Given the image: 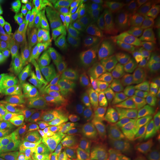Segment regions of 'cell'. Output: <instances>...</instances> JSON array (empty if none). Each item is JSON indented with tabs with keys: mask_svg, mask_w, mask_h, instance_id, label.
Segmentation results:
<instances>
[{
	"mask_svg": "<svg viewBox=\"0 0 160 160\" xmlns=\"http://www.w3.org/2000/svg\"><path fill=\"white\" fill-rule=\"evenodd\" d=\"M18 85L19 90L17 98L22 108L24 119H26L36 107L39 91L30 83L24 74Z\"/></svg>",
	"mask_w": 160,
	"mask_h": 160,
	"instance_id": "obj_11",
	"label": "cell"
},
{
	"mask_svg": "<svg viewBox=\"0 0 160 160\" xmlns=\"http://www.w3.org/2000/svg\"><path fill=\"white\" fill-rule=\"evenodd\" d=\"M6 27V22L3 19L2 14H0V30L4 29Z\"/></svg>",
	"mask_w": 160,
	"mask_h": 160,
	"instance_id": "obj_52",
	"label": "cell"
},
{
	"mask_svg": "<svg viewBox=\"0 0 160 160\" xmlns=\"http://www.w3.org/2000/svg\"><path fill=\"white\" fill-rule=\"evenodd\" d=\"M1 104H0V106H1Z\"/></svg>",
	"mask_w": 160,
	"mask_h": 160,
	"instance_id": "obj_60",
	"label": "cell"
},
{
	"mask_svg": "<svg viewBox=\"0 0 160 160\" xmlns=\"http://www.w3.org/2000/svg\"><path fill=\"white\" fill-rule=\"evenodd\" d=\"M54 57L52 54V48L49 38L46 46L39 51L33 62L40 67H45L52 64Z\"/></svg>",
	"mask_w": 160,
	"mask_h": 160,
	"instance_id": "obj_29",
	"label": "cell"
},
{
	"mask_svg": "<svg viewBox=\"0 0 160 160\" xmlns=\"http://www.w3.org/2000/svg\"><path fill=\"white\" fill-rule=\"evenodd\" d=\"M83 22L75 25L69 40L68 54L72 57H78L81 54V43Z\"/></svg>",
	"mask_w": 160,
	"mask_h": 160,
	"instance_id": "obj_24",
	"label": "cell"
},
{
	"mask_svg": "<svg viewBox=\"0 0 160 160\" xmlns=\"http://www.w3.org/2000/svg\"><path fill=\"white\" fill-rule=\"evenodd\" d=\"M28 37L30 42L39 51L46 46L48 40L46 30L43 25H37L32 28L28 33Z\"/></svg>",
	"mask_w": 160,
	"mask_h": 160,
	"instance_id": "obj_26",
	"label": "cell"
},
{
	"mask_svg": "<svg viewBox=\"0 0 160 160\" xmlns=\"http://www.w3.org/2000/svg\"><path fill=\"white\" fill-rule=\"evenodd\" d=\"M103 89V83L96 84L90 86H82L78 92L74 109L71 114L70 119L75 120L81 108L88 101H90L97 95L98 92Z\"/></svg>",
	"mask_w": 160,
	"mask_h": 160,
	"instance_id": "obj_18",
	"label": "cell"
},
{
	"mask_svg": "<svg viewBox=\"0 0 160 160\" xmlns=\"http://www.w3.org/2000/svg\"><path fill=\"white\" fill-rule=\"evenodd\" d=\"M112 17L114 19L115 23L119 27L125 29L135 28L139 24V18L137 14H118Z\"/></svg>",
	"mask_w": 160,
	"mask_h": 160,
	"instance_id": "obj_31",
	"label": "cell"
},
{
	"mask_svg": "<svg viewBox=\"0 0 160 160\" xmlns=\"http://www.w3.org/2000/svg\"><path fill=\"white\" fill-rule=\"evenodd\" d=\"M64 142L60 128H57L46 137L36 150L38 160H52L62 149Z\"/></svg>",
	"mask_w": 160,
	"mask_h": 160,
	"instance_id": "obj_12",
	"label": "cell"
},
{
	"mask_svg": "<svg viewBox=\"0 0 160 160\" xmlns=\"http://www.w3.org/2000/svg\"><path fill=\"white\" fill-rule=\"evenodd\" d=\"M147 2L146 0H119L100 1L103 7L108 9V14L112 17L118 14H137Z\"/></svg>",
	"mask_w": 160,
	"mask_h": 160,
	"instance_id": "obj_15",
	"label": "cell"
},
{
	"mask_svg": "<svg viewBox=\"0 0 160 160\" xmlns=\"http://www.w3.org/2000/svg\"><path fill=\"white\" fill-rule=\"evenodd\" d=\"M12 118L8 114L5 108L0 106V126L6 125V124Z\"/></svg>",
	"mask_w": 160,
	"mask_h": 160,
	"instance_id": "obj_48",
	"label": "cell"
},
{
	"mask_svg": "<svg viewBox=\"0 0 160 160\" xmlns=\"http://www.w3.org/2000/svg\"><path fill=\"white\" fill-rule=\"evenodd\" d=\"M61 151V155L57 160H78L67 142H63Z\"/></svg>",
	"mask_w": 160,
	"mask_h": 160,
	"instance_id": "obj_42",
	"label": "cell"
},
{
	"mask_svg": "<svg viewBox=\"0 0 160 160\" xmlns=\"http://www.w3.org/2000/svg\"><path fill=\"white\" fill-rule=\"evenodd\" d=\"M4 160H36L33 155L28 152L16 150L9 152Z\"/></svg>",
	"mask_w": 160,
	"mask_h": 160,
	"instance_id": "obj_37",
	"label": "cell"
},
{
	"mask_svg": "<svg viewBox=\"0 0 160 160\" xmlns=\"http://www.w3.org/2000/svg\"><path fill=\"white\" fill-rule=\"evenodd\" d=\"M18 84L0 80V96L4 102L18 97Z\"/></svg>",
	"mask_w": 160,
	"mask_h": 160,
	"instance_id": "obj_33",
	"label": "cell"
},
{
	"mask_svg": "<svg viewBox=\"0 0 160 160\" xmlns=\"http://www.w3.org/2000/svg\"><path fill=\"white\" fill-rule=\"evenodd\" d=\"M25 76L42 94L46 92L53 83L52 65L40 67L32 61L25 70Z\"/></svg>",
	"mask_w": 160,
	"mask_h": 160,
	"instance_id": "obj_10",
	"label": "cell"
},
{
	"mask_svg": "<svg viewBox=\"0 0 160 160\" xmlns=\"http://www.w3.org/2000/svg\"><path fill=\"white\" fill-rule=\"evenodd\" d=\"M143 50L149 57L157 62H160V46L154 40H152L145 48L143 47Z\"/></svg>",
	"mask_w": 160,
	"mask_h": 160,
	"instance_id": "obj_39",
	"label": "cell"
},
{
	"mask_svg": "<svg viewBox=\"0 0 160 160\" xmlns=\"http://www.w3.org/2000/svg\"><path fill=\"white\" fill-rule=\"evenodd\" d=\"M61 125L68 132L70 135L72 151L77 159L78 160H90L83 149L79 134L70 119H65L62 122Z\"/></svg>",
	"mask_w": 160,
	"mask_h": 160,
	"instance_id": "obj_20",
	"label": "cell"
},
{
	"mask_svg": "<svg viewBox=\"0 0 160 160\" xmlns=\"http://www.w3.org/2000/svg\"><path fill=\"white\" fill-rule=\"evenodd\" d=\"M131 65L114 75L110 82V88L116 95L124 100L131 99L135 95V88L132 80Z\"/></svg>",
	"mask_w": 160,
	"mask_h": 160,
	"instance_id": "obj_9",
	"label": "cell"
},
{
	"mask_svg": "<svg viewBox=\"0 0 160 160\" xmlns=\"http://www.w3.org/2000/svg\"><path fill=\"white\" fill-rule=\"evenodd\" d=\"M90 22L104 59L125 50L119 26L108 16L93 13Z\"/></svg>",
	"mask_w": 160,
	"mask_h": 160,
	"instance_id": "obj_1",
	"label": "cell"
},
{
	"mask_svg": "<svg viewBox=\"0 0 160 160\" xmlns=\"http://www.w3.org/2000/svg\"><path fill=\"white\" fill-rule=\"evenodd\" d=\"M122 149L116 147L112 152L104 160H119Z\"/></svg>",
	"mask_w": 160,
	"mask_h": 160,
	"instance_id": "obj_49",
	"label": "cell"
},
{
	"mask_svg": "<svg viewBox=\"0 0 160 160\" xmlns=\"http://www.w3.org/2000/svg\"><path fill=\"white\" fill-rule=\"evenodd\" d=\"M24 74L22 71H7L0 69V80L10 83L18 84Z\"/></svg>",
	"mask_w": 160,
	"mask_h": 160,
	"instance_id": "obj_35",
	"label": "cell"
},
{
	"mask_svg": "<svg viewBox=\"0 0 160 160\" xmlns=\"http://www.w3.org/2000/svg\"><path fill=\"white\" fill-rule=\"evenodd\" d=\"M65 6L75 26L90 18L94 12L108 16L100 1L93 0H67Z\"/></svg>",
	"mask_w": 160,
	"mask_h": 160,
	"instance_id": "obj_6",
	"label": "cell"
},
{
	"mask_svg": "<svg viewBox=\"0 0 160 160\" xmlns=\"http://www.w3.org/2000/svg\"><path fill=\"white\" fill-rule=\"evenodd\" d=\"M158 117H159V119H160V108L159 110H158Z\"/></svg>",
	"mask_w": 160,
	"mask_h": 160,
	"instance_id": "obj_57",
	"label": "cell"
},
{
	"mask_svg": "<svg viewBox=\"0 0 160 160\" xmlns=\"http://www.w3.org/2000/svg\"><path fill=\"white\" fill-rule=\"evenodd\" d=\"M92 60L80 56L76 58L74 67L75 86H84L86 70Z\"/></svg>",
	"mask_w": 160,
	"mask_h": 160,
	"instance_id": "obj_27",
	"label": "cell"
},
{
	"mask_svg": "<svg viewBox=\"0 0 160 160\" xmlns=\"http://www.w3.org/2000/svg\"><path fill=\"white\" fill-rule=\"evenodd\" d=\"M78 134L92 160H104L114 149L109 133L104 128L90 133Z\"/></svg>",
	"mask_w": 160,
	"mask_h": 160,
	"instance_id": "obj_3",
	"label": "cell"
},
{
	"mask_svg": "<svg viewBox=\"0 0 160 160\" xmlns=\"http://www.w3.org/2000/svg\"><path fill=\"white\" fill-rule=\"evenodd\" d=\"M11 43L6 34L0 31V51L6 55L10 48Z\"/></svg>",
	"mask_w": 160,
	"mask_h": 160,
	"instance_id": "obj_45",
	"label": "cell"
},
{
	"mask_svg": "<svg viewBox=\"0 0 160 160\" xmlns=\"http://www.w3.org/2000/svg\"><path fill=\"white\" fill-rule=\"evenodd\" d=\"M4 108L8 114L12 118L18 113L20 108V103L17 98H12L4 102Z\"/></svg>",
	"mask_w": 160,
	"mask_h": 160,
	"instance_id": "obj_40",
	"label": "cell"
},
{
	"mask_svg": "<svg viewBox=\"0 0 160 160\" xmlns=\"http://www.w3.org/2000/svg\"><path fill=\"white\" fill-rule=\"evenodd\" d=\"M102 123V115L94 101L86 106L75 120V128L78 133H90L97 131Z\"/></svg>",
	"mask_w": 160,
	"mask_h": 160,
	"instance_id": "obj_8",
	"label": "cell"
},
{
	"mask_svg": "<svg viewBox=\"0 0 160 160\" xmlns=\"http://www.w3.org/2000/svg\"><path fill=\"white\" fill-rule=\"evenodd\" d=\"M4 103V101L3 100V99L1 98V97L0 96V104H2V103Z\"/></svg>",
	"mask_w": 160,
	"mask_h": 160,
	"instance_id": "obj_56",
	"label": "cell"
},
{
	"mask_svg": "<svg viewBox=\"0 0 160 160\" xmlns=\"http://www.w3.org/2000/svg\"><path fill=\"white\" fill-rule=\"evenodd\" d=\"M112 132L116 147L122 149L134 137L135 128L131 123L125 120Z\"/></svg>",
	"mask_w": 160,
	"mask_h": 160,
	"instance_id": "obj_21",
	"label": "cell"
},
{
	"mask_svg": "<svg viewBox=\"0 0 160 160\" xmlns=\"http://www.w3.org/2000/svg\"><path fill=\"white\" fill-rule=\"evenodd\" d=\"M94 102L111 131L125 120L122 110L108 96L99 94Z\"/></svg>",
	"mask_w": 160,
	"mask_h": 160,
	"instance_id": "obj_7",
	"label": "cell"
},
{
	"mask_svg": "<svg viewBox=\"0 0 160 160\" xmlns=\"http://www.w3.org/2000/svg\"><path fill=\"white\" fill-rule=\"evenodd\" d=\"M90 18L86 19L83 22L81 54L83 57L89 58L98 62V52L90 29Z\"/></svg>",
	"mask_w": 160,
	"mask_h": 160,
	"instance_id": "obj_16",
	"label": "cell"
},
{
	"mask_svg": "<svg viewBox=\"0 0 160 160\" xmlns=\"http://www.w3.org/2000/svg\"><path fill=\"white\" fill-rule=\"evenodd\" d=\"M42 13V7L40 1L34 0L24 6L22 17L26 23L33 28L39 23Z\"/></svg>",
	"mask_w": 160,
	"mask_h": 160,
	"instance_id": "obj_23",
	"label": "cell"
},
{
	"mask_svg": "<svg viewBox=\"0 0 160 160\" xmlns=\"http://www.w3.org/2000/svg\"><path fill=\"white\" fill-rule=\"evenodd\" d=\"M158 154L155 143L143 137H133L122 149V157L135 160H154Z\"/></svg>",
	"mask_w": 160,
	"mask_h": 160,
	"instance_id": "obj_5",
	"label": "cell"
},
{
	"mask_svg": "<svg viewBox=\"0 0 160 160\" xmlns=\"http://www.w3.org/2000/svg\"><path fill=\"white\" fill-rule=\"evenodd\" d=\"M159 36H160V20H159V23H158V30H157V33L155 38H157V37H159Z\"/></svg>",
	"mask_w": 160,
	"mask_h": 160,
	"instance_id": "obj_53",
	"label": "cell"
},
{
	"mask_svg": "<svg viewBox=\"0 0 160 160\" xmlns=\"http://www.w3.org/2000/svg\"><path fill=\"white\" fill-rule=\"evenodd\" d=\"M42 24L46 30L49 32H51L55 24V20L52 15L51 12L48 10H45L43 12Z\"/></svg>",
	"mask_w": 160,
	"mask_h": 160,
	"instance_id": "obj_41",
	"label": "cell"
},
{
	"mask_svg": "<svg viewBox=\"0 0 160 160\" xmlns=\"http://www.w3.org/2000/svg\"><path fill=\"white\" fill-rule=\"evenodd\" d=\"M160 0H151L147 1L141 10V16L139 19V24L142 23L143 20L148 14L154 10L155 8L160 7Z\"/></svg>",
	"mask_w": 160,
	"mask_h": 160,
	"instance_id": "obj_36",
	"label": "cell"
},
{
	"mask_svg": "<svg viewBox=\"0 0 160 160\" xmlns=\"http://www.w3.org/2000/svg\"><path fill=\"white\" fill-rule=\"evenodd\" d=\"M119 160H133L131 158H125V157H121L120 159H119Z\"/></svg>",
	"mask_w": 160,
	"mask_h": 160,
	"instance_id": "obj_55",
	"label": "cell"
},
{
	"mask_svg": "<svg viewBox=\"0 0 160 160\" xmlns=\"http://www.w3.org/2000/svg\"><path fill=\"white\" fill-rule=\"evenodd\" d=\"M153 40H154L155 42L160 46V36L155 38L154 39H153Z\"/></svg>",
	"mask_w": 160,
	"mask_h": 160,
	"instance_id": "obj_54",
	"label": "cell"
},
{
	"mask_svg": "<svg viewBox=\"0 0 160 160\" xmlns=\"http://www.w3.org/2000/svg\"><path fill=\"white\" fill-rule=\"evenodd\" d=\"M42 3L44 6L51 8L57 5V1L56 0H43Z\"/></svg>",
	"mask_w": 160,
	"mask_h": 160,
	"instance_id": "obj_51",
	"label": "cell"
},
{
	"mask_svg": "<svg viewBox=\"0 0 160 160\" xmlns=\"http://www.w3.org/2000/svg\"><path fill=\"white\" fill-rule=\"evenodd\" d=\"M131 65H132L131 53L126 49L104 58L103 79L110 82L115 75Z\"/></svg>",
	"mask_w": 160,
	"mask_h": 160,
	"instance_id": "obj_13",
	"label": "cell"
},
{
	"mask_svg": "<svg viewBox=\"0 0 160 160\" xmlns=\"http://www.w3.org/2000/svg\"><path fill=\"white\" fill-rule=\"evenodd\" d=\"M134 59L137 65V68L142 72L149 75H158L160 63L149 57L144 51L143 47L139 48Z\"/></svg>",
	"mask_w": 160,
	"mask_h": 160,
	"instance_id": "obj_19",
	"label": "cell"
},
{
	"mask_svg": "<svg viewBox=\"0 0 160 160\" xmlns=\"http://www.w3.org/2000/svg\"><path fill=\"white\" fill-rule=\"evenodd\" d=\"M160 8V6L155 8L152 12H151L149 14H148L147 17H145V18L143 20L142 23L140 24V26H141V28L142 29H144V28L148 27L149 25L152 22L153 20L154 19L155 17L156 16L157 14L158 13V12L159 11Z\"/></svg>",
	"mask_w": 160,
	"mask_h": 160,
	"instance_id": "obj_47",
	"label": "cell"
},
{
	"mask_svg": "<svg viewBox=\"0 0 160 160\" xmlns=\"http://www.w3.org/2000/svg\"><path fill=\"white\" fill-rule=\"evenodd\" d=\"M81 88L82 86H75L74 88L69 92L63 99L62 109L58 125H61L62 122L65 119H70V117L74 109L77 94Z\"/></svg>",
	"mask_w": 160,
	"mask_h": 160,
	"instance_id": "obj_25",
	"label": "cell"
},
{
	"mask_svg": "<svg viewBox=\"0 0 160 160\" xmlns=\"http://www.w3.org/2000/svg\"><path fill=\"white\" fill-rule=\"evenodd\" d=\"M158 160H160V153H159V159Z\"/></svg>",
	"mask_w": 160,
	"mask_h": 160,
	"instance_id": "obj_59",
	"label": "cell"
},
{
	"mask_svg": "<svg viewBox=\"0 0 160 160\" xmlns=\"http://www.w3.org/2000/svg\"><path fill=\"white\" fill-rule=\"evenodd\" d=\"M103 82L98 62L92 60L86 70L84 86H90Z\"/></svg>",
	"mask_w": 160,
	"mask_h": 160,
	"instance_id": "obj_28",
	"label": "cell"
},
{
	"mask_svg": "<svg viewBox=\"0 0 160 160\" xmlns=\"http://www.w3.org/2000/svg\"><path fill=\"white\" fill-rule=\"evenodd\" d=\"M119 33H120L121 39L123 41V43L125 46H126V50L131 53V40L130 36L128 30L125 28L119 27Z\"/></svg>",
	"mask_w": 160,
	"mask_h": 160,
	"instance_id": "obj_44",
	"label": "cell"
},
{
	"mask_svg": "<svg viewBox=\"0 0 160 160\" xmlns=\"http://www.w3.org/2000/svg\"><path fill=\"white\" fill-rule=\"evenodd\" d=\"M14 149H15L14 147H7L0 149V160H4L7 154Z\"/></svg>",
	"mask_w": 160,
	"mask_h": 160,
	"instance_id": "obj_50",
	"label": "cell"
},
{
	"mask_svg": "<svg viewBox=\"0 0 160 160\" xmlns=\"http://www.w3.org/2000/svg\"><path fill=\"white\" fill-rule=\"evenodd\" d=\"M43 95L42 113L46 125V132L54 129L58 125L63 102V94L57 90L54 83Z\"/></svg>",
	"mask_w": 160,
	"mask_h": 160,
	"instance_id": "obj_4",
	"label": "cell"
},
{
	"mask_svg": "<svg viewBox=\"0 0 160 160\" xmlns=\"http://www.w3.org/2000/svg\"><path fill=\"white\" fill-rule=\"evenodd\" d=\"M129 32L131 46L132 57L135 58L138 50L141 47L142 41V30L139 24L135 28L127 29Z\"/></svg>",
	"mask_w": 160,
	"mask_h": 160,
	"instance_id": "obj_30",
	"label": "cell"
},
{
	"mask_svg": "<svg viewBox=\"0 0 160 160\" xmlns=\"http://www.w3.org/2000/svg\"><path fill=\"white\" fill-rule=\"evenodd\" d=\"M75 25L69 15L63 19L62 28L58 42L57 55L59 58L65 57L68 54L69 40Z\"/></svg>",
	"mask_w": 160,
	"mask_h": 160,
	"instance_id": "obj_22",
	"label": "cell"
},
{
	"mask_svg": "<svg viewBox=\"0 0 160 160\" xmlns=\"http://www.w3.org/2000/svg\"><path fill=\"white\" fill-rule=\"evenodd\" d=\"M8 55L13 64V67L18 71H22L23 68V55L20 48L12 43L8 51Z\"/></svg>",
	"mask_w": 160,
	"mask_h": 160,
	"instance_id": "obj_34",
	"label": "cell"
},
{
	"mask_svg": "<svg viewBox=\"0 0 160 160\" xmlns=\"http://www.w3.org/2000/svg\"><path fill=\"white\" fill-rule=\"evenodd\" d=\"M134 80L138 87L148 95H155L160 91V75L145 74L136 68Z\"/></svg>",
	"mask_w": 160,
	"mask_h": 160,
	"instance_id": "obj_17",
	"label": "cell"
},
{
	"mask_svg": "<svg viewBox=\"0 0 160 160\" xmlns=\"http://www.w3.org/2000/svg\"><path fill=\"white\" fill-rule=\"evenodd\" d=\"M46 125L40 108L36 106L23 123L20 141L29 148L36 151L42 142L46 138Z\"/></svg>",
	"mask_w": 160,
	"mask_h": 160,
	"instance_id": "obj_2",
	"label": "cell"
},
{
	"mask_svg": "<svg viewBox=\"0 0 160 160\" xmlns=\"http://www.w3.org/2000/svg\"><path fill=\"white\" fill-rule=\"evenodd\" d=\"M160 17V8L152 22L148 27L142 30V41L141 47H144L149 42H151L156 36L158 30V26Z\"/></svg>",
	"mask_w": 160,
	"mask_h": 160,
	"instance_id": "obj_32",
	"label": "cell"
},
{
	"mask_svg": "<svg viewBox=\"0 0 160 160\" xmlns=\"http://www.w3.org/2000/svg\"><path fill=\"white\" fill-rule=\"evenodd\" d=\"M3 3V1H0V7H1V6L2 5V4ZM0 14H1V12H0Z\"/></svg>",
	"mask_w": 160,
	"mask_h": 160,
	"instance_id": "obj_58",
	"label": "cell"
},
{
	"mask_svg": "<svg viewBox=\"0 0 160 160\" xmlns=\"http://www.w3.org/2000/svg\"><path fill=\"white\" fill-rule=\"evenodd\" d=\"M74 57L68 56L61 63L57 72V90L64 94L75 86Z\"/></svg>",
	"mask_w": 160,
	"mask_h": 160,
	"instance_id": "obj_14",
	"label": "cell"
},
{
	"mask_svg": "<svg viewBox=\"0 0 160 160\" xmlns=\"http://www.w3.org/2000/svg\"><path fill=\"white\" fill-rule=\"evenodd\" d=\"M0 69L7 70V71H15L17 70L12 64L10 63L9 61L6 58V55H4L2 52L0 51Z\"/></svg>",
	"mask_w": 160,
	"mask_h": 160,
	"instance_id": "obj_46",
	"label": "cell"
},
{
	"mask_svg": "<svg viewBox=\"0 0 160 160\" xmlns=\"http://www.w3.org/2000/svg\"><path fill=\"white\" fill-rule=\"evenodd\" d=\"M62 28V22H57L55 23L53 28L52 30L51 37L49 38L52 48V54L53 56H55V53L57 49L58 42L61 32Z\"/></svg>",
	"mask_w": 160,
	"mask_h": 160,
	"instance_id": "obj_38",
	"label": "cell"
},
{
	"mask_svg": "<svg viewBox=\"0 0 160 160\" xmlns=\"http://www.w3.org/2000/svg\"><path fill=\"white\" fill-rule=\"evenodd\" d=\"M50 12L55 20L57 22H62L63 17V6L62 4L57 3L56 6L51 8Z\"/></svg>",
	"mask_w": 160,
	"mask_h": 160,
	"instance_id": "obj_43",
	"label": "cell"
}]
</instances>
